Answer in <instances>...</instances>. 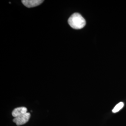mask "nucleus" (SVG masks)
I'll use <instances>...</instances> for the list:
<instances>
[{"mask_svg":"<svg viewBox=\"0 0 126 126\" xmlns=\"http://www.w3.org/2000/svg\"><path fill=\"white\" fill-rule=\"evenodd\" d=\"M68 23L73 29L79 30L85 26L86 22L80 14L75 13L68 19Z\"/></svg>","mask_w":126,"mask_h":126,"instance_id":"f257e3e1","label":"nucleus"},{"mask_svg":"<svg viewBox=\"0 0 126 126\" xmlns=\"http://www.w3.org/2000/svg\"><path fill=\"white\" fill-rule=\"evenodd\" d=\"M31 113L27 112L19 116L18 117L15 118L13 119V122L17 126H21L26 123L29 121Z\"/></svg>","mask_w":126,"mask_h":126,"instance_id":"f03ea898","label":"nucleus"},{"mask_svg":"<svg viewBox=\"0 0 126 126\" xmlns=\"http://www.w3.org/2000/svg\"><path fill=\"white\" fill-rule=\"evenodd\" d=\"M22 2L23 5L27 8H30L37 6L44 2L41 0H23Z\"/></svg>","mask_w":126,"mask_h":126,"instance_id":"7ed1b4c3","label":"nucleus"},{"mask_svg":"<svg viewBox=\"0 0 126 126\" xmlns=\"http://www.w3.org/2000/svg\"><path fill=\"white\" fill-rule=\"evenodd\" d=\"M27 108L25 107H19L14 109L12 113V115L14 118H16L27 113Z\"/></svg>","mask_w":126,"mask_h":126,"instance_id":"20e7f679","label":"nucleus"},{"mask_svg":"<svg viewBox=\"0 0 126 126\" xmlns=\"http://www.w3.org/2000/svg\"><path fill=\"white\" fill-rule=\"evenodd\" d=\"M123 107H124V103L122 102L117 104L112 110V112L113 113H117L118 112H119L120 110H121L122 108H123Z\"/></svg>","mask_w":126,"mask_h":126,"instance_id":"39448f33","label":"nucleus"}]
</instances>
